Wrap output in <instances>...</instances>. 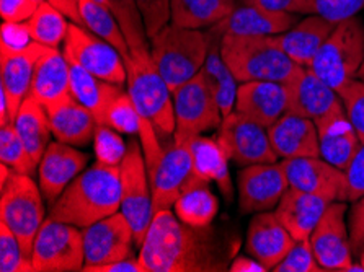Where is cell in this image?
Listing matches in <instances>:
<instances>
[{
	"mask_svg": "<svg viewBox=\"0 0 364 272\" xmlns=\"http://www.w3.org/2000/svg\"><path fill=\"white\" fill-rule=\"evenodd\" d=\"M206 33L168 23L151 40V58L170 92L200 74L206 60Z\"/></svg>",
	"mask_w": 364,
	"mask_h": 272,
	"instance_id": "5",
	"label": "cell"
},
{
	"mask_svg": "<svg viewBox=\"0 0 364 272\" xmlns=\"http://www.w3.org/2000/svg\"><path fill=\"white\" fill-rule=\"evenodd\" d=\"M314 123H316L318 132L321 157L341 170L348 168L363 143L346 114L343 102Z\"/></svg>",
	"mask_w": 364,
	"mask_h": 272,
	"instance_id": "21",
	"label": "cell"
},
{
	"mask_svg": "<svg viewBox=\"0 0 364 272\" xmlns=\"http://www.w3.org/2000/svg\"><path fill=\"white\" fill-rule=\"evenodd\" d=\"M294 245L296 240L274 212H258L248 224L245 238L247 253L260 261L268 271H273Z\"/></svg>",
	"mask_w": 364,
	"mask_h": 272,
	"instance_id": "23",
	"label": "cell"
},
{
	"mask_svg": "<svg viewBox=\"0 0 364 272\" xmlns=\"http://www.w3.org/2000/svg\"><path fill=\"white\" fill-rule=\"evenodd\" d=\"M190 152L193 158V173L198 180L209 185L216 181L219 191L228 201H232V180L229 173V157L218 138L196 136L190 138Z\"/></svg>",
	"mask_w": 364,
	"mask_h": 272,
	"instance_id": "30",
	"label": "cell"
},
{
	"mask_svg": "<svg viewBox=\"0 0 364 272\" xmlns=\"http://www.w3.org/2000/svg\"><path fill=\"white\" fill-rule=\"evenodd\" d=\"M345 171L350 186L348 201L355 202L364 196V143L358 150L355 158L351 160V163Z\"/></svg>",
	"mask_w": 364,
	"mask_h": 272,
	"instance_id": "49",
	"label": "cell"
},
{
	"mask_svg": "<svg viewBox=\"0 0 364 272\" xmlns=\"http://www.w3.org/2000/svg\"><path fill=\"white\" fill-rule=\"evenodd\" d=\"M323 268L318 264L316 254L312 251L311 238L296 241L284 259L273 268V272H322Z\"/></svg>",
	"mask_w": 364,
	"mask_h": 272,
	"instance_id": "44",
	"label": "cell"
},
{
	"mask_svg": "<svg viewBox=\"0 0 364 272\" xmlns=\"http://www.w3.org/2000/svg\"><path fill=\"white\" fill-rule=\"evenodd\" d=\"M288 90V111L312 121L341 103L338 92L327 85L311 67H299L284 83Z\"/></svg>",
	"mask_w": 364,
	"mask_h": 272,
	"instance_id": "19",
	"label": "cell"
},
{
	"mask_svg": "<svg viewBox=\"0 0 364 272\" xmlns=\"http://www.w3.org/2000/svg\"><path fill=\"white\" fill-rule=\"evenodd\" d=\"M230 272H267L268 269L253 256H235L229 266Z\"/></svg>",
	"mask_w": 364,
	"mask_h": 272,
	"instance_id": "54",
	"label": "cell"
},
{
	"mask_svg": "<svg viewBox=\"0 0 364 272\" xmlns=\"http://www.w3.org/2000/svg\"><path fill=\"white\" fill-rule=\"evenodd\" d=\"M36 2H38V4H41V2H44V0H36Z\"/></svg>",
	"mask_w": 364,
	"mask_h": 272,
	"instance_id": "58",
	"label": "cell"
},
{
	"mask_svg": "<svg viewBox=\"0 0 364 272\" xmlns=\"http://www.w3.org/2000/svg\"><path fill=\"white\" fill-rule=\"evenodd\" d=\"M14 124L21 141L25 142L26 148H28L31 158L36 163H40L48 146L51 143L53 134L46 109L33 98L26 97L25 102L21 103L18 113H16Z\"/></svg>",
	"mask_w": 364,
	"mask_h": 272,
	"instance_id": "33",
	"label": "cell"
},
{
	"mask_svg": "<svg viewBox=\"0 0 364 272\" xmlns=\"http://www.w3.org/2000/svg\"><path fill=\"white\" fill-rule=\"evenodd\" d=\"M124 64L128 70V93L141 119L139 138L151 180L165 152L161 138L175 134L173 93L154 65L151 51H131V58Z\"/></svg>",
	"mask_w": 364,
	"mask_h": 272,
	"instance_id": "2",
	"label": "cell"
},
{
	"mask_svg": "<svg viewBox=\"0 0 364 272\" xmlns=\"http://www.w3.org/2000/svg\"><path fill=\"white\" fill-rule=\"evenodd\" d=\"M137 7L144 18L149 40H152L159 31L170 23V0H136Z\"/></svg>",
	"mask_w": 364,
	"mask_h": 272,
	"instance_id": "45",
	"label": "cell"
},
{
	"mask_svg": "<svg viewBox=\"0 0 364 272\" xmlns=\"http://www.w3.org/2000/svg\"><path fill=\"white\" fill-rule=\"evenodd\" d=\"M234 111L268 129L288 111L286 85L279 82L239 83Z\"/></svg>",
	"mask_w": 364,
	"mask_h": 272,
	"instance_id": "20",
	"label": "cell"
},
{
	"mask_svg": "<svg viewBox=\"0 0 364 272\" xmlns=\"http://www.w3.org/2000/svg\"><path fill=\"white\" fill-rule=\"evenodd\" d=\"M103 124L113 127L119 134L139 136L141 119L136 104L128 92H123L108 108Z\"/></svg>",
	"mask_w": 364,
	"mask_h": 272,
	"instance_id": "40",
	"label": "cell"
},
{
	"mask_svg": "<svg viewBox=\"0 0 364 272\" xmlns=\"http://www.w3.org/2000/svg\"><path fill=\"white\" fill-rule=\"evenodd\" d=\"M336 23L314 13L297 21L288 31L272 36V40L301 67H311L322 44L335 30Z\"/></svg>",
	"mask_w": 364,
	"mask_h": 272,
	"instance_id": "27",
	"label": "cell"
},
{
	"mask_svg": "<svg viewBox=\"0 0 364 272\" xmlns=\"http://www.w3.org/2000/svg\"><path fill=\"white\" fill-rule=\"evenodd\" d=\"M88 157L79 152L74 146L54 141L48 146L46 152L38 163V178L43 197L54 202L70 185L75 176L85 168Z\"/></svg>",
	"mask_w": 364,
	"mask_h": 272,
	"instance_id": "22",
	"label": "cell"
},
{
	"mask_svg": "<svg viewBox=\"0 0 364 272\" xmlns=\"http://www.w3.org/2000/svg\"><path fill=\"white\" fill-rule=\"evenodd\" d=\"M121 212L129 220L134 232V245L142 246L154 217L152 190L141 142L136 138L128 143L124 158L119 163Z\"/></svg>",
	"mask_w": 364,
	"mask_h": 272,
	"instance_id": "8",
	"label": "cell"
},
{
	"mask_svg": "<svg viewBox=\"0 0 364 272\" xmlns=\"http://www.w3.org/2000/svg\"><path fill=\"white\" fill-rule=\"evenodd\" d=\"M239 210L240 214H258L277 209L283 194L289 187L281 163H258L244 166L239 171Z\"/></svg>",
	"mask_w": 364,
	"mask_h": 272,
	"instance_id": "16",
	"label": "cell"
},
{
	"mask_svg": "<svg viewBox=\"0 0 364 272\" xmlns=\"http://www.w3.org/2000/svg\"><path fill=\"white\" fill-rule=\"evenodd\" d=\"M109 10L123 28L131 51H151L144 18L136 0H109Z\"/></svg>",
	"mask_w": 364,
	"mask_h": 272,
	"instance_id": "38",
	"label": "cell"
},
{
	"mask_svg": "<svg viewBox=\"0 0 364 272\" xmlns=\"http://www.w3.org/2000/svg\"><path fill=\"white\" fill-rule=\"evenodd\" d=\"M82 232L85 246V264L82 271L129 258L132 243H136L134 232L123 212L109 215Z\"/></svg>",
	"mask_w": 364,
	"mask_h": 272,
	"instance_id": "17",
	"label": "cell"
},
{
	"mask_svg": "<svg viewBox=\"0 0 364 272\" xmlns=\"http://www.w3.org/2000/svg\"><path fill=\"white\" fill-rule=\"evenodd\" d=\"M358 256H360V264L363 266V269H364V248L361 249V253L358 254Z\"/></svg>",
	"mask_w": 364,
	"mask_h": 272,
	"instance_id": "57",
	"label": "cell"
},
{
	"mask_svg": "<svg viewBox=\"0 0 364 272\" xmlns=\"http://www.w3.org/2000/svg\"><path fill=\"white\" fill-rule=\"evenodd\" d=\"M345 202H332L311 235V246L323 271H355Z\"/></svg>",
	"mask_w": 364,
	"mask_h": 272,
	"instance_id": "15",
	"label": "cell"
},
{
	"mask_svg": "<svg viewBox=\"0 0 364 272\" xmlns=\"http://www.w3.org/2000/svg\"><path fill=\"white\" fill-rule=\"evenodd\" d=\"M53 136L56 141L74 147H85L93 141L97 131V119L90 109L80 104L74 97L56 107L46 109Z\"/></svg>",
	"mask_w": 364,
	"mask_h": 272,
	"instance_id": "29",
	"label": "cell"
},
{
	"mask_svg": "<svg viewBox=\"0 0 364 272\" xmlns=\"http://www.w3.org/2000/svg\"><path fill=\"white\" fill-rule=\"evenodd\" d=\"M336 92L343 102L345 111L353 127H355L358 137H360L361 143H364V83L353 79L341 85Z\"/></svg>",
	"mask_w": 364,
	"mask_h": 272,
	"instance_id": "43",
	"label": "cell"
},
{
	"mask_svg": "<svg viewBox=\"0 0 364 272\" xmlns=\"http://www.w3.org/2000/svg\"><path fill=\"white\" fill-rule=\"evenodd\" d=\"M119 165L97 162L70 181V185L53 202L49 217L79 229H87L119 212Z\"/></svg>",
	"mask_w": 364,
	"mask_h": 272,
	"instance_id": "3",
	"label": "cell"
},
{
	"mask_svg": "<svg viewBox=\"0 0 364 272\" xmlns=\"http://www.w3.org/2000/svg\"><path fill=\"white\" fill-rule=\"evenodd\" d=\"M239 236L232 232L181 222L170 209L154 214L139 248L146 272H223L237 256Z\"/></svg>",
	"mask_w": 364,
	"mask_h": 272,
	"instance_id": "1",
	"label": "cell"
},
{
	"mask_svg": "<svg viewBox=\"0 0 364 272\" xmlns=\"http://www.w3.org/2000/svg\"><path fill=\"white\" fill-rule=\"evenodd\" d=\"M268 136L279 158L321 157L317 126L304 116L284 113L268 127Z\"/></svg>",
	"mask_w": 364,
	"mask_h": 272,
	"instance_id": "26",
	"label": "cell"
},
{
	"mask_svg": "<svg viewBox=\"0 0 364 272\" xmlns=\"http://www.w3.org/2000/svg\"><path fill=\"white\" fill-rule=\"evenodd\" d=\"M206 36L209 41V49L201 74L209 83V87H211L214 97H216L219 103L220 113L225 118V116L234 111L239 82H237L234 74L230 72L229 65L225 64L223 53H220V40H223V36H219L211 28L206 30Z\"/></svg>",
	"mask_w": 364,
	"mask_h": 272,
	"instance_id": "32",
	"label": "cell"
},
{
	"mask_svg": "<svg viewBox=\"0 0 364 272\" xmlns=\"http://www.w3.org/2000/svg\"><path fill=\"white\" fill-rule=\"evenodd\" d=\"M220 53L239 83H286L301 67L272 40V36L225 35L220 40Z\"/></svg>",
	"mask_w": 364,
	"mask_h": 272,
	"instance_id": "4",
	"label": "cell"
},
{
	"mask_svg": "<svg viewBox=\"0 0 364 272\" xmlns=\"http://www.w3.org/2000/svg\"><path fill=\"white\" fill-rule=\"evenodd\" d=\"M80 13L84 20V28L93 35L107 41L123 55V59L131 58V48L126 40L123 28L114 18L112 10L105 5L97 4L95 0H80Z\"/></svg>",
	"mask_w": 364,
	"mask_h": 272,
	"instance_id": "35",
	"label": "cell"
},
{
	"mask_svg": "<svg viewBox=\"0 0 364 272\" xmlns=\"http://www.w3.org/2000/svg\"><path fill=\"white\" fill-rule=\"evenodd\" d=\"M289 186L309 194H316L328 202H348L346 171L322 157H302L281 160Z\"/></svg>",
	"mask_w": 364,
	"mask_h": 272,
	"instance_id": "14",
	"label": "cell"
},
{
	"mask_svg": "<svg viewBox=\"0 0 364 272\" xmlns=\"http://www.w3.org/2000/svg\"><path fill=\"white\" fill-rule=\"evenodd\" d=\"M31 41L25 23H10L4 21L2 38H0V48L5 49H21Z\"/></svg>",
	"mask_w": 364,
	"mask_h": 272,
	"instance_id": "51",
	"label": "cell"
},
{
	"mask_svg": "<svg viewBox=\"0 0 364 272\" xmlns=\"http://www.w3.org/2000/svg\"><path fill=\"white\" fill-rule=\"evenodd\" d=\"M93 146H95L97 162L107 165H119L121 160L124 158L126 150H128V146L121 138L119 132L107 124L97 126Z\"/></svg>",
	"mask_w": 364,
	"mask_h": 272,
	"instance_id": "42",
	"label": "cell"
},
{
	"mask_svg": "<svg viewBox=\"0 0 364 272\" xmlns=\"http://www.w3.org/2000/svg\"><path fill=\"white\" fill-rule=\"evenodd\" d=\"M28 97L44 109L56 107L73 97L69 60L58 48H46L38 59Z\"/></svg>",
	"mask_w": 364,
	"mask_h": 272,
	"instance_id": "25",
	"label": "cell"
},
{
	"mask_svg": "<svg viewBox=\"0 0 364 272\" xmlns=\"http://www.w3.org/2000/svg\"><path fill=\"white\" fill-rule=\"evenodd\" d=\"M85 272H146V271H144V266L141 264L139 258L137 259L126 258V259L117 261V263L87 268Z\"/></svg>",
	"mask_w": 364,
	"mask_h": 272,
	"instance_id": "52",
	"label": "cell"
},
{
	"mask_svg": "<svg viewBox=\"0 0 364 272\" xmlns=\"http://www.w3.org/2000/svg\"><path fill=\"white\" fill-rule=\"evenodd\" d=\"M31 263L36 272H74L85 264L84 232L48 217L33 243Z\"/></svg>",
	"mask_w": 364,
	"mask_h": 272,
	"instance_id": "9",
	"label": "cell"
},
{
	"mask_svg": "<svg viewBox=\"0 0 364 272\" xmlns=\"http://www.w3.org/2000/svg\"><path fill=\"white\" fill-rule=\"evenodd\" d=\"M68 60L70 69V93L77 102L90 109L98 124H103L108 108L124 92L123 87L98 79L74 60Z\"/></svg>",
	"mask_w": 364,
	"mask_h": 272,
	"instance_id": "31",
	"label": "cell"
},
{
	"mask_svg": "<svg viewBox=\"0 0 364 272\" xmlns=\"http://www.w3.org/2000/svg\"><path fill=\"white\" fill-rule=\"evenodd\" d=\"M240 4L258 5V7L273 10V12H284V13H316L317 0H239Z\"/></svg>",
	"mask_w": 364,
	"mask_h": 272,
	"instance_id": "47",
	"label": "cell"
},
{
	"mask_svg": "<svg viewBox=\"0 0 364 272\" xmlns=\"http://www.w3.org/2000/svg\"><path fill=\"white\" fill-rule=\"evenodd\" d=\"M0 217L18 238L25 254L31 258L33 243L44 219L41 187L30 175L14 171L4 186H0Z\"/></svg>",
	"mask_w": 364,
	"mask_h": 272,
	"instance_id": "7",
	"label": "cell"
},
{
	"mask_svg": "<svg viewBox=\"0 0 364 272\" xmlns=\"http://www.w3.org/2000/svg\"><path fill=\"white\" fill-rule=\"evenodd\" d=\"M0 271L2 272H33L31 258L21 248L18 238L4 222H0Z\"/></svg>",
	"mask_w": 364,
	"mask_h": 272,
	"instance_id": "41",
	"label": "cell"
},
{
	"mask_svg": "<svg viewBox=\"0 0 364 272\" xmlns=\"http://www.w3.org/2000/svg\"><path fill=\"white\" fill-rule=\"evenodd\" d=\"M234 9V0H170V23L191 30L211 28Z\"/></svg>",
	"mask_w": 364,
	"mask_h": 272,
	"instance_id": "34",
	"label": "cell"
},
{
	"mask_svg": "<svg viewBox=\"0 0 364 272\" xmlns=\"http://www.w3.org/2000/svg\"><path fill=\"white\" fill-rule=\"evenodd\" d=\"M330 204L332 202L325 201L316 194H309L289 186L274 209V215L296 241H302L311 238L314 229Z\"/></svg>",
	"mask_w": 364,
	"mask_h": 272,
	"instance_id": "28",
	"label": "cell"
},
{
	"mask_svg": "<svg viewBox=\"0 0 364 272\" xmlns=\"http://www.w3.org/2000/svg\"><path fill=\"white\" fill-rule=\"evenodd\" d=\"M175 134L173 142H186L204 132L219 129L224 116L219 103L200 72L173 92Z\"/></svg>",
	"mask_w": 364,
	"mask_h": 272,
	"instance_id": "10",
	"label": "cell"
},
{
	"mask_svg": "<svg viewBox=\"0 0 364 272\" xmlns=\"http://www.w3.org/2000/svg\"><path fill=\"white\" fill-rule=\"evenodd\" d=\"M40 4L36 0H0V15L4 21L25 23L36 12Z\"/></svg>",
	"mask_w": 364,
	"mask_h": 272,
	"instance_id": "48",
	"label": "cell"
},
{
	"mask_svg": "<svg viewBox=\"0 0 364 272\" xmlns=\"http://www.w3.org/2000/svg\"><path fill=\"white\" fill-rule=\"evenodd\" d=\"M297 23L294 13L273 12L258 5L240 4L224 20L211 26L219 36H274Z\"/></svg>",
	"mask_w": 364,
	"mask_h": 272,
	"instance_id": "24",
	"label": "cell"
},
{
	"mask_svg": "<svg viewBox=\"0 0 364 272\" xmlns=\"http://www.w3.org/2000/svg\"><path fill=\"white\" fill-rule=\"evenodd\" d=\"M216 138L229 160L240 166L277 163L279 158L269 141L267 127L253 123L235 111L223 119Z\"/></svg>",
	"mask_w": 364,
	"mask_h": 272,
	"instance_id": "12",
	"label": "cell"
},
{
	"mask_svg": "<svg viewBox=\"0 0 364 272\" xmlns=\"http://www.w3.org/2000/svg\"><path fill=\"white\" fill-rule=\"evenodd\" d=\"M25 25L33 41L48 48H59L68 38L70 23H68V16L44 0Z\"/></svg>",
	"mask_w": 364,
	"mask_h": 272,
	"instance_id": "37",
	"label": "cell"
},
{
	"mask_svg": "<svg viewBox=\"0 0 364 272\" xmlns=\"http://www.w3.org/2000/svg\"><path fill=\"white\" fill-rule=\"evenodd\" d=\"M175 215L181 222L195 227L211 225L219 212V201L209 191V185L193 186L176 199Z\"/></svg>",
	"mask_w": 364,
	"mask_h": 272,
	"instance_id": "36",
	"label": "cell"
},
{
	"mask_svg": "<svg viewBox=\"0 0 364 272\" xmlns=\"http://www.w3.org/2000/svg\"><path fill=\"white\" fill-rule=\"evenodd\" d=\"M364 9V0H317L316 13L333 23L356 16Z\"/></svg>",
	"mask_w": 364,
	"mask_h": 272,
	"instance_id": "46",
	"label": "cell"
},
{
	"mask_svg": "<svg viewBox=\"0 0 364 272\" xmlns=\"http://www.w3.org/2000/svg\"><path fill=\"white\" fill-rule=\"evenodd\" d=\"M54 9H58L60 13L68 16V20L73 21L75 25L84 26V20H82L80 13V0H48Z\"/></svg>",
	"mask_w": 364,
	"mask_h": 272,
	"instance_id": "53",
	"label": "cell"
},
{
	"mask_svg": "<svg viewBox=\"0 0 364 272\" xmlns=\"http://www.w3.org/2000/svg\"><path fill=\"white\" fill-rule=\"evenodd\" d=\"M95 2L100 4V5H105V7L109 9V0H95Z\"/></svg>",
	"mask_w": 364,
	"mask_h": 272,
	"instance_id": "56",
	"label": "cell"
},
{
	"mask_svg": "<svg viewBox=\"0 0 364 272\" xmlns=\"http://www.w3.org/2000/svg\"><path fill=\"white\" fill-rule=\"evenodd\" d=\"M350 240L353 253L360 254L364 248V196L353 202L350 210Z\"/></svg>",
	"mask_w": 364,
	"mask_h": 272,
	"instance_id": "50",
	"label": "cell"
},
{
	"mask_svg": "<svg viewBox=\"0 0 364 272\" xmlns=\"http://www.w3.org/2000/svg\"><path fill=\"white\" fill-rule=\"evenodd\" d=\"M200 185L206 183L198 180L193 173L190 141L172 142V146L165 148L161 163L151 176L154 214L173 207L181 194Z\"/></svg>",
	"mask_w": 364,
	"mask_h": 272,
	"instance_id": "13",
	"label": "cell"
},
{
	"mask_svg": "<svg viewBox=\"0 0 364 272\" xmlns=\"http://www.w3.org/2000/svg\"><path fill=\"white\" fill-rule=\"evenodd\" d=\"M0 162L21 175L31 176L36 171L38 163L31 158L15 124L0 126Z\"/></svg>",
	"mask_w": 364,
	"mask_h": 272,
	"instance_id": "39",
	"label": "cell"
},
{
	"mask_svg": "<svg viewBox=\"0 0 364 272\" xmlns=\"http://www.w3.org/2000/svg\"><path fill=\"white\" fill-rule=\"evenodd\" d=\"M64 55L82 65L98 79L123 87L128 82V70L123 55L112 44L93 35L87 28L70 23L64 41Z\"/></svg>",
	"mask_w": 364,
	"mask_h": 272,
	"instance_id": "11",
	"label": "cell"
},
{
	"mask_svg": "<svg viewBox=\"0 0 364 272\" xmlns=\"http://www.w3.org/2000/svg\"><path fill=\"white\" fill-rule=\"evenodd\" d=\"M356 79H358V80H361V82L364 83V59H363V64H361L360 70H358V75H356Z\"/></svg>",
	"mask_w": 364,
	"mask_h": 272,
	"instance_id": "55",
	"label": "cell"
},
{
	"mask_svg": "<svg viewBox=\"0 0 364 272\" xmlns=\"http://www.w3.org/2000/svg\"><path fill=\"white\" fill-rule=\"evenodd\" d=\"M46 48L31 40L21 49H0V92L7 98L12 124L21 103L28 97L35 65Z\"/></svg>",
	"mask_w": 364,
	"mask_h": 272,
	"instance_id": "18",
	"label": "cell"
},
{
	"mask_svg": "<svg viewBox=\"0 0 364 272\" xmlns=\"http://www.w3.org/2000/svg\"><path fill=\"white\" fill-rule=\"evenodd\" d=\"M364 59V23L358 16L336 23L311 64L312 72L335 90L356 79Z\"/></svg>",
	"mask_w": 364,
	"mask_h": 272,
	"instance_id": "6",
	"label": "cell"
}]
</instances>
